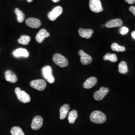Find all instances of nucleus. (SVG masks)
<instances>
[{
    "label": "nucleus",
    "mask_w": 135,
    "mask_h": 135,
    "mask_svg": "<svg viewBox=\"0 0 135 135\" xmlns=\"http://www.w3.org/2000/svg\"><path fill=\"white\" fill-rule=\"evenodd\" d=\"M90 120L96 124H103L106 121V116L101 111H93L90 116Z\"/></svg>",
    "instance_id": "f257e3e1"
},
{
    "label": "nucleus",
    "mask_w": 135,
    "mask_h": 135,
    "mask_svg": "<svg viewBox=\"0 0 135 135\" xmlns=\"http://www.w3.org/2000/svg\"><path fill=\"white\" fill-rule=\"evenodd\" d=\"M15 91L20 101L23 103H27L31 101V99L29 94L24 91L22 90L19 87H17Z\"/></svg>",
    "instance_id": "f03ea898"
},
{
    "label": "nucleus",
    "mask_w": 135,
    "mask_h": 135,
    "mask_svg": "<svg viewBox=\"0 0 135 135\" xmlns=\"http://www.w3.org/2000/svg\"><path fill=\"white\" fill-rule=\"evenodd\" d=\"M53 60L54 62L60 67H66L69 64L67 59L60 54H54L53 56Z\"/></svg>",
    "instance_id": "7ed1b4c3"
},
{
    "label": "nucleus",
    "mask_w": 135,
    "mask_h": 135,
    "mask_svg": "<svg viewBox=\"0 0 135 135\" xmlns=\"http://www.w3.org/2000/svg\"><path fill=\"white\" fill-rule=\"evenodd\" d=\"M42 75L46 81L50 84L55 82V78L52 75V68L49 66H46L42 68Z\"/></svg>",
    "instance_id": "20e7f679"
},
{
    "label": "nucleus",
    "mask_w": 135,
    "mask_h": 135,
    "mask_svg": "<svg viewBox=\"0 0 135 135\" xmlns=\"http://www.w3.org/2000/svg\"><path fill=\"white\" fill-rule=\"evenodd\" d=\"M89 7L90 10L94 13H100L103 11L100 0H90Z\"/></svg>",
    "instance_id": "39448f33"
},
{
    "label": "nucleus",
    "mask_w": 135,
    "mask_h": 135,
    "mask_svg": "<svg viewBox=\"0 0 135 135\" xmlns=\"http://www.w3.org/2000/svg\"><path fill=\"white\" fill-rule=\"evenodd\" d=\"M31 87L40 91H44L47 87L46 82L42 79L33 80L30 83Z\"/></svg>",
    "instance_id": "423d86ee"
},
{
    "label": "nucleus",
    "mask_w": 135,
    "mask_h": 135,
    "mask_svg": "<svg viewBox=\"0 0 135 135\" xmlns=\"http://www.w3.org/2000/svg\"><path fill=\"white\" fill-rule=\"evenodd\" d=\"M63 13V8L61 6H57L54 8L51 12H50L48 15L50 20L54 21L59 17Z\"/></svg>",
    "instance_id": "0eeeda50"
},
{
    "label": "nucleus",
    "mask_w": 135,
    "mask_h": 135,
    "mask_svg": "<svg viewBox=\"0 0 135 135\" xmlns=\"http://www.w3.org/2000/svg\"><path fill=\"white\" fill-rule=\"evenodd\" d=\"M109 91V89L108 88L101 87L99 90L95 92L94 94V98L96 101H101L106 96Z\"/></svg>",
    "instance_id": "6e6552de"
},
{
    "label": "nucleus",
    "mask_w": 135,
    "mask_h": 135,
    "mask_svg": "<svg viewBox=\"0 0 135 135\" xmlns=\"http://www.w3.org/2000/svg\"><path fill=\"white\" fill-rule=\"evenodd\" d=\"M43 124V118L40 116H35L32 120L31 128L34 130H38L42 127Z\"/></svg>",
    "instance_id": "1a4fd4ad"
},
{
    "label": "nucleus",
    "mask_w": 135,
    "mask_h": 135,
    "mask_svg": "<svg viewBox=\"0 0 135 135\" xmlns=\"http://www.w3.org/2000/svg\"><path fill=\"white\" fill-rule=\"evenodd\" d=\"M79 55L81 56L80 60L83 65H87L92 63V58L88 54L85 53L83 50H80L79 52Z\"/></svg>",
    "instance_id": "9d476101"
},
{
    "label": "nucleus",
    "mask_w": 135,
    "mask_h": 135,
    "mask_svg": "<svg viewBox=\"0 0 135 135\" xmlns=\"http://www.w3.org/2000/svg\"><path fill=\"white\" fill-rule=\"evenodd\" d=\"M13 55L16 58H28L30 55L29 52L24 48H19L15 50L13 53Z\"/></svg>",
    "instance_id": "9b49d317"
},
{
    "label": "nucleus",
    "mask_w": 135,
    "mask_h": 135,
    "mask_svg": "<svg viewBox=\"0 0 135 135\" xmlns=\"http://www.w3.org/2000/svg\"><path fill=\"white\" fill-rule=\"evenodd\" d=\"M26 24L31 28H38L41 25V21L38 19L34 18H30L26 21Z\"/></svg>",
    "instance_id": "f8f14e48"
},
{
    "label": "nucleus",
    "mask_w": 135,
    "mask_h": 135,
    "mask_svg": "<svg viewBox=\"0 0 135 135\" xmlns=\"http://www.w3.org/2000/svg\"><path fill=\"white\" fill-rule=\"evenodd\" d=\"M50 36V34L45 29H41L38 33V34H37L36 40L38 43H42L43 42L44 39L48 38Z\"/></svg>",
    "instance_id": "ddd939ff"
},
{
    "label": "nucleus",
    "mask_w": 135,
    "mask_h": 135,
    "mask_svg": "<svg viewBox=\"0 0 135 135\" xmlns=\"http://www.w3.org/2000/svg\"><path fill=\"white\" fill-rule=\"evenodd\" d=\"M97 83V79L95 77L89 78L86 80L83 84V87L85 89H89L95 86Z\"/></svg>",
    "instance_id": "4468645a"
},
{
    "label": "nucleus",
    "mask_w": 135,
    "mask_h": 135,
    "mask_svg": "<svg viewBox=\"0 0 135 135\" xmlns=\"http://www.w3.org/2000/svg\"><path fill=\"white\" fill-rule=\"evenodd\" d=\"M5 79L7 81L11 83H15L18 81L16 75L11 70H7L5 72Z\"/></svg>",
    "instance_id": "2eb2a0df"
},
{
    "label": "nucleus",
    "mask_w": 135,
    "mask_h": 135,
    "mask_svg": "<svg viewBox=\"0 0 135 135\" xmlns=\"http://www.w3.org/2000/svg\"><path fill=\"white\" fill-rule=\"evenodd\" d=\"M80 36L84 38L90 39L92 37V34L94 33V31L92 29H85L80 28L78 31Z\"/></svg>",
    "instance_id": "dca6fc26"
},
{
    "label": "nucleus",
    "mask_w": 135,
    "mask_h": 135,
    "mask_svg": "<svg viewBox=\"0 0 135 135\" xmlns=\"http://www.w3.org/2000/svg\"><path fill=\"white\" fill-rule=\"evenodd\" d=\"M123 22L122 20L120 19H116L112 20L111 21H109L107 23L105 26L107 28H115V27H120Z\"/></svg>",
    "instance_id": "f3484780"
},
{
    "label": "nucleus",
    "mask_w": 135,
    "mask_h": 135,
    "mask_svg": "<svg viewBox=\"0 0 135 135\" xmlns=\"http://www.w3.org/2000/svg\"><path fill=\"white\" fill-rule=\"evenodd\" d=\"M70 106L69 104H65L60 109V118L61 120H63L66 118L70 110Z\"/></svg>",
    "instance_id": "a211bd4d"
},
{
    "label": "nucleus",
    "mask_w": 135,
    "mask_h": 135,
    "mask_svg": "<svg viewBox=\"0 0 135 135\" xmlns=\"http://www.w3.org/2000/svg\"><path fill=\"white\" fill-rule=\"evenodd\" d=\"M78 117L77 111L75 110H73L69 113L68 121L70 124H74Z\"/></svg>",
    "instance_id": "6ab92c4d"
},
{
    "label": "nucleus",
    "mask_w": 135,
    "mask_h": 135,
    "mask_svg": "<svg viewBox=\"0 0 135 135\" xmlns=\"http://www.w3.org/2000/svg\"><path fill=\"white\" fill-rule=\"evenodd\" d=\"M118 71L120 73L125 74L128 72V66L127 63L125 61H122L119 65Z\"/></svg>",
    "instance_id": "aec40b11"
},
{
    "label": "nucleus",
    "mask_w": 135,
    "mask_h": 135,
    "mask_svg": "<svg viewBox=\"0 0 135 135\" xmlns=\"http://www.w3.org/2000/svg\"><path fill=\"white\" fill-rule=\"evenodd\" d=\"M103 59L105 61H110L114 63L117 61L118 58L117 55L115 54L108 53L104 56Z\"/></svg>",
    "instance_id": "412c9836"
},
{
    "label": "nucleus",
    "mask_w": 135,
    "mask_h": 135,
    "mask_svg": "<svg viewBox=\"0 0 135 135\" xmlns=\"http://www.w3.org/2000/svg\"><path fill=\"white\" fill-rule=\"evenodd\" d=\"M15 13L17 15L18 22L20 23H23L25 18V16L23 12L22 11L20 10L18 8H16L15 9Z\"/></svg>",
    "instance_id": "4be33fe9"
},
{
    "label": "nucleus",
    "mask_w": 135,
    "mask_h": 135,
    "mask_svg": "<svg viewBox=\"0 0 135 135\" xmlns=\"http://www.w3.org/2000/svg\"><path fill=\"white\" fill-rule=\"evenodd\" d=\"M31 41V38L29 36L22 35L21 36L20 38L18 40V42L23 45H27Z\"/></svg>",
    "instance_id": "5701e85b"
},
{
    "label": "nucleus",
    "mask_w": 135,
    "mask_h": 135,
    "mask_svg": "<svg viewBox=\"0 0 135 135\" xmlns=\"http://www.w3.org/2000/svg\"><path fill=\"white\" fill-rule=\"evenodd\" d=\"M111 48L113 51H116L118 52H123L126 51V48L125 47L120 46L119 44L116 43L112 44L111 45Z\"/></svg>",
    "instance_id": "b1692460"
},
{
    "label": "nucleus",
    "mask_w": 135,
    "mask_h": 135,
    "mask_svg": "<svg viewBox=\"0 0 135 135\" xmlns=\"http://www.w3.org/2000/svg\"><path fill=\"white\" fill-rule=\"evenodd\" d=\"M12 135H25L22 129L19 127H14L11 130Z\"/></svg>",
    "instance_id": "393cba45"
},
{
    "label": "nucleus",
    "mask_w": 135,
    "mask_h": 135,
    "mask_svg": "<svg viewBox=\"0 0 135 135\" xmlns=\"http://www.w3.org/2000/svg\"><path fill=\"white\" fill-rule=\"evenodd\" d=\"M128 32H129V29L126 27H122L120 30V33L123 35H125L126 34H127Z\"/></svg>",
    "instance_id": "a878e982"
},
{
    "label": "nucleus",
    "mask_w": 135,
    "mask_h": 135,
    "mask_svg": "<svg viewBox=\"0 0 135 135\" xmlns=\"http://www.w3.org/2000/svg\"><path fill=\"white\" fill-rule=\"evenodd\" d=\"M129 10L134 15V16H135V7L131 6L129 8Z\"/></svg>",
    "instance_id": "bb28decb"
},
{
    "label": "nucleus",
    "mask_w": 135,
    "mask_h": 135,
    "mask_svg": "<svg viewBox=\"0 0 135 135\" xmlns=\"http://www.w3.org/2000/svg\"><path fill=\"white\" fill-rule=\"evenodd\" d=\"M125 1L129 4H133L135 3V0H125Z\"/></svg>",
    "instance_id": "cd10ccee"
},
{
    "label": "nucleus",
    "mask_w": 135,
    "mask_h": 135,
    "mask_svg": "<svg viewBox=\"0 0 135 135\" xmlns=\"http://www.w3.org/2000/svg\"><path fill=\"white\" fill-rule=\"evenodd\" d=\"M131 36H132V38L135 40V31H134L132 32V33L131 34Z\"/></svg>",
    "instance_id": "c85d7f7f"
},
{
    "label": "nucleus",
    "mask_w": 135,
    "mask_h": 135,
    "mask_svg": "<svg viewBox=\"0 0 135 135\" xmlns=\"http://www.w3.org/2000/svg\"><path fill=\"white\" fill-rule=\"evenodd\" d=\"M54 3H58L60 0H52Z\"/></svg>",
    "instance_id": "c756f323"
},
{
    "label": "nucleus",
    "mask_w": 135,
    "mask_h": 135,
    "mask_svg": "<svg viewBox=\"0 0 135 135\" xmlns=\"http://www.w3.org/2000/svg\"><path fill=\"white\" fill-rule=\"evenodd\" d=\"M27 1H28V2H29V3H31V2L33 1V0H27Z\"/></svg>",
    "instance_id": "7c9ffc66"
}]
</instances>
